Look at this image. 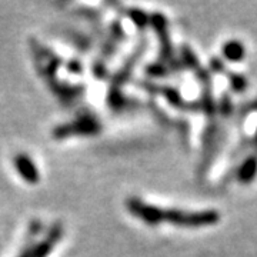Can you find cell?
Instances as JSON below:
<instances>
[{
	"mask_svg": "<svg viewBox=\"0 0 257 257\" xmlns=\"http://www.w3.org/2000/svg\"><path fill=\"white\" fill-rule=\"evenodd\" d=\"M127 209L140 220L149 224H157L160 221H167L179 226H206L214 224L219 220V214L216 211H180V210H163L155 206L146 204L139 199H128Z\"/></svg>",
	"mask_w": 257,
	"mask_h": 257,
	"instance_id": "cell-1",
	"label": "cell"
},
{
	"mask_svg": "<svg viewBox=\"0 0 257 257\" xmlns=\"http://www.w3.org/2000/svg\"><path fill=\"white\" fill-rule=\"evenodd\" d=\"M13 165L19 172V175L22 176L28 183L36 184L40 180V175H39L36 165L33 163V160L28 155H18L13 160Z\"/></svg>",
	"mask_w": 257,
	"mask_h": 257,
	"instance_id": "cell-2",
	"label": "cell"
},
{
	"mask_svg": "<svg viewBox=\"0 0 257 257\" xmlns=\"http://www.w3.org/2000/svg\"><path fill=\"white\" fill-rule=\"evenodd\" d=\"M59 239H60V229H55L42 243H39L35 247L28 250L20 257H46L52 251V248L55 247V244Z\"/></svg>",
	"mask_w": 257,
	"mask_h": 257,
	"instance_id": "cell-3",
	"label": "cell"
},
{
	"mask_svg": "<svg viewBox=\"0 0 257 257\" xmlns=\"http://www.w3.org/2000/svg\"><path fill=\"white\" fill-rule=\"evenodd\" d=\"M97 126L99 124L96 123V120L86 117V119L80 120L77 123L57 128L56 130V135L57 136H67V135H72V133H86V135H90V133H96L99 130Z\"/></svg>",
	"mask_w": 257,
	"mask_h": 257,
	"instance_id": "cell-4",
	"label": "cell"
},
{
	"mask_svg": "<svg viewBox=\"0 0 257 257\" xmlns=\"http://www.w3.org/2000/svg\"><path fill=\"white\" fill-rule=\"evenodd\" d=\"M224 56L229 59V60H240L243 55H244V49L240 45L239 42H229L226 43V46L223 49Z\"/></svg>",
	"mask_w": 257,
	"mask_h": 257,
	"instance_id": "cell-5",
	"label": "cell"
},
{
	"mask_svg": "<svg viewBox=\"0 0 257 257\" xmlns=\"http://www.w3.org/2000/svg\"><path fill=\"white\" fill-rule=\"evenodd\" d=\"M256 169H257V163H256V159H250L248 162L244 163V166L241 167V170H240V179L241 180H250L254 173H256Z\"/></svg>",
	"mask_w": 257,
	"mask_h": 257,
	"instance_id": "cell-6",
	"label": "cell"
}]
</instances>
